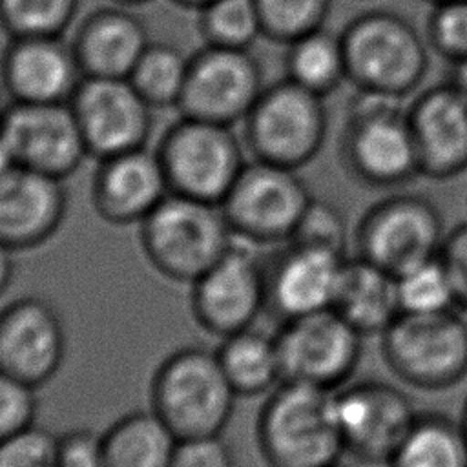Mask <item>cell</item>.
Instances as JSON below:
<instances>
[{
	"label": "cell",
	"mask_w": 467,
	"mask_h": 467,
	"mask_svg": "<svg viewBox=\"0 0 467 467\" xmlns=\"http://www.w3.org/2000/svg\"><path fill=\"white\" fill-rule=\"evenodd\" d=\"M334 390L281 381L268 392L255 438L268 467H327L345 454L334 416Z\"/></svg>",
	"instance_id": "obj_1"
},
{
	"label": "cell",
	"mask_w": 467,
	"mask_h": 467,
	"mask_svg": "<svg viewBox=\"0 0 467 467\" xmlns=\"http://www.w3.org/2000/svg\"><path fill=\"white\" fill-rule=\"evenodd\" d=\"M347 80L356 89L409 97L429 69V44L400 13L367 9L339 31Z\"/></svg>",
	"instance_id": "obj_2"
},
{
	"label": "cell",
	"mask_w": 467,
	"mask_h": 467,
	"mask_svg": "<svg viewBox=\"0 0 467 467\" xmlns=\"http://www.w3.org/2000/svg\"><path fill=\"white\" fill-rule=\"evenodd\" d=\"M235 398L215 350L201 345L171 352L150 385V409L179 440L223 434Z\"/></svg>",
	"instance_id": "obj_3"
},
{
	"label": "cell",
	"mask_w": 467,
	"mask_h": 467,
	"mask_svg": "<svg viewBox=\"0 0 467 467\" xmlns=\"http://www.w3.org/2000/svg\"><path fill=\"white\" fill-rule=\"evenodd\" d=\"M403 99L358 89L348 100L339 139L345 170L372 188L401 186L420 175Z\"/></svg>",
	"instance_id": "obj_4"
},
{
	"label": "cell",
	"mask_w": 467,
	"mask_h": 467,
	"mask_svg": "<svg viewBox=\"0 0 467 467\" xmlns=\"http://www.w3.org/2000/svg\"><path fill=\"white\" fill-rule=\"evenodd\" d=\"M221 204L168 193L140 223V246L168 279L193 283L234 244Z\"/></svg>",
	"instance_id": "obj_5"
},
{
	"label": "cell",
	"mask_w": 467,
	"mask_h": 467,
	"mask_svg": "<svg viewBox=\"0 0 467 467\" xmlns=\"http://www.w3.org/2000/svg\"><path fill=\"white\" fill-rule=\"evenodd\" d=\"M241 126L250 159L299 170L321 151L328 113L323 97L283 77L265 86Z\"/></svg>",
	"instance_id": "obj_6"
},
{
	"label": "cell",
	"mask_w": 467,
	"mask_h": 467,
	"mask_svg": "<svg viewBox=\"0 0 467 467\" xmlns=\"http://www.w3.org/2000/svg\"><path fill=\"white\" fill-rule=\"evenodd\" d=\"M243 139L234 126L179 115L155 148L170 193L221 204L243 166Z\"/></svg>",
	"instance_id": "obj_7"
},
{
	"label": "cell",
	"mask_w": 467,
	"mask_h": 467,
	"mask_svg": "<svg viewBox=\"0 0 467 467\" xmlns=\"http://www.w3.org/2000/svg\"><path fill=\"white\" fill-rule=\"evenodd\" d=\"M387 367L405 383L443 390L467 376V321L456 310L400 314L381 334Z\"/></svg>",
	"instance_id": "obj_8"
},
{
	"label": "cell",
	"mask_w": 467,
	"mask_h": 467,
	"mask_svg": "<svg viewBox=\"0 0 467 467\" xmlns=\"http://www.w3.org/2000/svg\"><path fill=\"white\" fill-rule=\"evenodd\" d=\"M299 170L250 159L221 201L234 232L252 243H286L312 193Z\"/></svg>",
	"instance_id": "obj_9"
},
{
	"label": "cell",
	"mask_w": 467,
	"mask_h": 467,
	"mask_svg": "<svg viewBox=\"0 0 467 467\" xmlns=\"http://www.w3.org/2000/svg\"><path fill=\"white\" fill-rule=\"evenodd\" d=\"M447 232L440 210L423 195L394 193L372 204L359 219L358 255L398 275L440 254Z\"/></svg>",
	"instance_id": "obj_10"
},
{
	"label": "cell",
	"mask_w": 467,
	"mask_h": 467,
	"mask_svg": "<svg viewBox=\"0 0 467 467\" xmlns=\"http://www.w3.org/2000/svg\"><path fill=\"white\" fill-rule=\"evenodd\" d=\"M265 86L263 67L250 49L202 44L190 55L175 111L190 119L235 126L243 122Z\"/></svg>",
	"instance_id": "obj_11"
},
{
	"label": "cell",
	"mask_w": 467,
	"mask_h": 467,
	"mask_svg": "<svg viewBox=\"0 0 467 467\" xmlns=\"http://www.w3.org/2000/svg\"><path fill=\"white\" fill-rule=\"evenodd\" d=\"M361 339L334 308L283 321L275 332L283 381L339 389L359 363Z\"/></svg>",
	"instance_id": "obj_12"
},
{
	"label": "cell",
	"mask_w": 467,
	"mask_h": 467,
	"mask_svg": "<svg viewBox=\"0 0 467 467\" xmlns=\"http://www.w3.org/2000/svg\"><path fill=\"white\" fill-rule=\"evenodd\" d=\"M332 400L345 452L368 465H387L418 416L405 392L378 379L341 385Z\"/></svg>",
	"instance_id": "obj_13"
},
{
	"label": "cell",
	"mask_w": 467,
	"mask_h": 467,
	"mask_svg": "<svg viewBox=\"0 0 467 467\" xmlns=\"http://www.w3.org/2000/svg\"><path fill=\"white\" fill-rule=\"evenodd\" d=\"M67 104L97 161L146 148L151 137L155 109L126 78L82 77Z\"/></svg>",
	"instance_id": "obj_14"
},
{
	"label": "cell",
	"mask_w": 467,
	"mask_h": 467,
	"mask_svg": "<svg viewBox=\"0 0 467 467\" xmlns=\"http://www.w3.org/2000/svg\"><path fill=\"white\" fill-rule=\"evenodd\" d=\"M0 139L16 166L62 181L88 157L67 102H7Z\"/></svg>",
	"instance_id": "obj_15"
},
{
	"label": "cell",
	"mask_w": 467,
	"mask_h": 467,
	"mask_svg": "<svg viewBox=\"0 0 467 467\" xmlns=\"http://www.w3.org/2000/svg\"><path fill=\"white\" fill-rule=\"evenodd\" d=\"M190 308L201 328L217 337L254 327L266 308V275L250 250L232 244L192 283Z\"/></svg>",
	"instance_id": "obj_16"
},
{
	"label": "cell",
	"mask_w": 467,
	"mask_h": 467,
	"mask_svg": "<svg viewBox=\"0 0 467 467\" xmlns=\"http://www.w3.org/2000/svg\"><path fill=\"white\" fill-rule=\"evenodd\" d=\"M66 358V328L57 308L24 296L0 308V370L40 389Z\"/></svg>",
	"instance_id": "obj_17"
},
{
	"label": "cell",
	"mask_w": 467,
	"mask_h": 467,
	"mask_svg": "<svg viewBox=\"0 0 467 467\" xmlns=\"http://www.w3.org/2000/svg\"><path fill=\"white\" fill-rule=\"evenodd\" d=\"M420 175L452 179L467 170V95L451 80L420 91L405 108Z\"/></svg>",
	"instance_id": "obj_18"
},
{
	"label": "cell",
	"mask_w": 467,
	"mask_h": 467,
	"mask_svg": "<svg viewBox=\"0 0 467 467\" xmlns=\"http://www.w3.org/2000/svg\"><path fill=\"white\" fill-rule=\"evenodd\" d=\"M265 263L266 308L283 321L332 308L347 255L286 241Z\"/></svg>",
	"instance_id": "obj_19"
},
{
	"label": "cell",
	"mask_w": 467,
	"mask_h": 467,
	"mask_svg": "<svg viewBox=\"0 0 467 467\" xmlns=\"http://www.w3.org/2000/svg\"><path fill=\"white\" fill-rule=\"evenodd\" d=\"M82 80L64 36L7 38L0 57V82L9 102H69Z\"/></svg>",
	"instance_id": "obj_20"
},
{
	"label": "cell",
	"mask_w": 467,
	"mask_h": 467,
	"mask_svg": "<svg viewBox=\"0 0 467 467\" xmlns=\"http://www.w3.org/2000/svg\"><path fill=\"white\" fill-rule=\"evenodd\" d=\"M67 212L64 181L22 166L0 177V241L11 250H29L46 243L60 228Z\"/></svg>",
	"instance_id": "obj_21"
},
{
	"label": "cell",
	"mask_w": 467,
	"mask_h": 467,
	"mask_svg": "<svg viewBox=\"0 0 467 467\" xmlns=\"http://www.w3.org/2000/svg\"><path fill=\"white\" fill-rule=\"evenodd\" d=\"M97 162L91 201L111 224H140L170 193L155 150L139 148Z\"/></svg>",
	"instance_id": "obj_22"
},
{
	"label": "cell",
	"mask_w": 467,
	"mask_h": 467,
	"mask_svg": "<svg viewBox=\"0 0 467 467\" xmlns=\"http://www.w3.org/2000/svg\"><path fill=\"white\" fill-rule=\"evenodd\" d=\"M150 42L148 27L133 7L111 2L75 24L69 46L82 77L128 78Z\"/></svg>",
	"instance_id": "obj_23"
},
{
	"label": "cell",
	"mask_w": 467,
	"mask_h": 467,
	"mask_svg": "<svg viewBox=\"0 0 467 467\" xmlns=\"http://www.w3.org/2000/svg\"><path fill=\"white\" fill-rule=\"evenodd\" d=\"M332 308L363 337L381 336L400 316L396 277L358 254L347 255Z\"/></svg>",
	"instance_id": "obj_24"
},
{
	"label": "cell",
	"mask_w": 467,
	"mask_h": 467,
	"mask_svg": "<svg viewBox=\"0 0 467 467\" xmlns=\"http://www.w3.org/2000/svg\"><path fill=\"white\" fill-rule=\"evenodd\" d=\"M177 441L151 409L131 410L102 432L104 467H170Z\"/></svg>",
	"instance_id": "obj_25"
},
{
	"label": "cell",
	"mask_w": 467,
	"mask_h": 467,
	"mask_svg": "<svg viewBox=\"0 0 467 467\" xmlns=\"http://www.w3.org/2000/svg\"><path fill=\"white\" fill-rule=\"evenodd\" d=\"M215 354L237 396L268 394L283 381L275 334L248 327L221 337Z\"/></svg>",
	"instance_id": "obj_26"
},
{
	"label": "cell",
	"mask_w": 467,
	"mask_h": 467,
	"mask_svg": "<svg viewBox=\"0 0 467 467\" xmlns=\"http://www.w3.org/2000/svg\"><path fill=\"white\" fill-rule=\"evenodd\" d=\"M387 467H467V436L460 421L418 412Z\"/></svg>",
	"instance_id": "obj_27"
},
{
	"label": "cell",
	"mask_w": 467,
	"mask_h": 467,
	"mask_svg": "<svg viewBox=\"0 0 467 467\" xmlns=\"http://www.w3.org/2000/svg\"><path fill=\"white\" fill-rule=\"evenodd\" d=\"M285 77L327 99L347 80L339 33L316 29L286 46Z\"/></svg>",
	"instance_id": "obj_28"
},
{
	"label": "cell",
	"mask_w": 467,
	"mask_h": 467,
	"mask_svg": "<svg viewBox=\"0 0 467 467\" xmlns=\"http://www.w3.org/2000/svg\"><path fill=\"white\" fill-rule=\"evenodd\" d=\"M188 60L190 57L173 44L150 42L126 80L153 109H175L184 89Z\"/></svg>",
	"instance_id": "obj_29"
},
{
	"label": "cell",
	"mask_w": 467,
	"mask_h": 467,
	"mask_svg": "<svg viewBox=\"0 0 467 467\" xmlns=\"http://www.w3.org/2000/svg\"><path fill=\"white\" fill-rule=\"evenodd\" d=\"M394 277L400 314L429 316L458 308L456 292L440 254Z\"/></svg>",
	"instance_id": "obj_30"
},
{
	"label": "cell",
	"mask_w": 467,
	"mask_h": 467,
	"mask_svg": "<svg viewBox=\"0 0 467 467\" xmlns=\"http://www.w3.org/2000/svg\"><path fill=\"white\" fill-rule=\"evenodd\" d=\"M195 15L204 46L250 49L257 38H263L254 0H213Z\"/></svg>",
	"instance_id": "obj_31"
},
{
	"label": "cell",
	"mask_w": 467,
	"mask_h": 467,
	"mask_svg": "<svg viewBox=\"0 0 467 467\" xmlns=\"http://www.w3.org/2000/svg\"><path fill=\"white\" fill-rule=\"evenodd\" d=\"M80 0H0V27L7 38L64 36Z\"/></svg>",
	"instance_id": "obj_32"
},
{
	"label": "cell",
	"mask_w": 467,
	"mask_h": 467,
	"mask_svg": "<svg viewBox=\"0 0 467 467\" xmlns=\"http://www.w3.org/2000/svg\"><path fill=\"white\" fill-rule=\"evenodd\" d=\"M263 38L288 46L325 27L332 0H254Z\"/></svg>",
	"instance_id": "obj_33"
},
{
	"label": "cell",
	"mask_w": 467,
	"mask_h": 467,
	"mask_svg": "<svg viewBox=\"0 0 467 467\" xmlns=\"http://www.w3.org/2000/svg\"><path fill=\"white\" fill-rule=\"evenodd\" d=\"M288 241L347 255L348 226L345 215L336 204L312 197Z\"/></svg>",
	"instance_id": "obj_34"
},
{
	"label": "cell",
	"mask_w": 467,
	"mask_h": 467,
	"mask_svg": "<svg viewBox=\"0 0 467 467\" xmlns=\"http://www.w3.org/2000/svg\"><path fill=\"white\" fill-rule=\"evenodd\" d=\"M425 40L449 64L467 58V0L432 4L425 24Z\"/></svg>",
	"instance_id": "obj_35"
},
{
	"label": "cell",
	"mask_w": 467,
	"mask_h": 467,
	"mask_svg": "<svg viewBox=\"0 0 467 467\" xmlns=\"http://www.w3.org/2000/svg\"><path fill=\"white\" fill-rule=\"evenodd\" d=\"M57 436L33 423L0 440V467H55Z\"/></svg>",
	"instance_id": "obj_36"
},
{
	"label": "cell",
	"mask_w": 467,
	"mask_h": 467,
	"mask_svg": "<svg viewBox=\"0 0 467 467\" xmlns=\"http://www.w3.org/2000/svg\"><path fill=\"white\" fill-rule=\"evenodd\" d=\"M36 389L0 370V440L35 423Z\"/></svg>",
	"instance_id": "obj_37"
},
{
	"label": "cell",
	"mask_w": 467,
	"mask_h": 467,
	"mask_svg": "<svg viewBox=\"0 0 467 467\" xmlns=\"http://www.w3.org/2000/svg\"><path fill=\"white\" fill-rule=\"evenodd\" d=\"M170 467H235V460L223 434H213L181 438Z\"/></svg>",
	"instance_id": "obj_38"
},
{
	"label": "cell",
	"mask_w": 467,
	"mask_h": 467,
	"mask_svg": "<svg viewBox=\"0 0 467 467\" xmlns=\"http://www.w3.org/2000/svg\"><path fill=\"white\" fill-rule=\"evenodd\" d=\"M55 467H104L102 434L71 429L57 436Z\"/></svg>",
	"instance_id": "obj_39"
},
{
	"label": "cell",
	"mask_w": 467,
	"mask_h": 467,
	"mask_svg": "<svg viewBox=\"0 0 467 467\" xmlns=\"http://www.w3.org/2000/svg\"><path fill=\"white\" fill-rule=\"evenodd\" d=\"M440 257L451 275L458 308L467 310V223L447 232Z\"/></svg>",
	"instance_id": "obj_40"
},
{
	"label": "cell",
	"mask_w": 467,
	"mask_h": 467,
	"mask_svg": "<svg viewBox=\"0 0 467 467\" xmlns=\"http://www.w3.org/2000/svg\"><path fill=\"white\" fill-rule=\"evenodd\" d=\"M13 254H15V250H11L7 244H4L0 241V296L7 290V286L11 285V279H13V272H15Z\"/></svg>",
	"instance_id": "obj_41"
},
{
	"label": "cell",
	"mask_w": 467,
	"mask_h": 467,
	"mask_svg": "<svg viewBox=\"0 0 467 467\" xmlns=\"http://www.w3.org/2000/svg\"><path fill=\"white\" fill-rule=\"evenodd\" d=\"M462 93L467 95V58L451 64V75L449 78Z\"/></svg>",
	"instance_id": "obj_42"
},
{
	"label": "cell",
	"mask_w": 467,
	"mask_h": 467,
	"mask_svg": "<svg viewBox=\"0 0 467 467\" xmlns=\"http://www.w3.org/2000/svg\"><path fill=\"white\" fill-rule=\"evenodd\" d=\"M11 166H15V162H13V159H11L9 151H7V148L4 146V142H2V139H0V177H2Z\"/></svg>",
	"instance_id": "obj_43"
},
{
	"label": "cell",
	"mask_w": 467,
	"mask_h": 467,
	"mask_svg": "<svg viewBox=\"0 0 467 467\" xmlns=\"http://www.w3.org/2000/svg\"><path fill=\"white\" fill-rule=\"evenodd\" d=\"M173 4H177L179 7H184V9H190V11H199L201 7L208 5L210 2L213 0H170Z\"/></svg>",
	"instance_id": "obj_44"
},
{
	"label": "cell",
	"mask_w": 467,
	"mask_h": 467,
	"mask_svg": "<svg viewBox=\"0 0 467 467\" xmlns=\"http://www.w3.org/2000/svg\"><path fill=\"white\" fill-rule=\"evenodd\" d=\"M113 4H120V5H128V7H137V5H144L151 0H109Z\"/></svg>",
	"instance_id": "obj_45"
},
{
	"label": "cell",
	"mask_w": 467,
	"mask_h": 467,
	"mask_svg": "<svg viewBox=\"0 0 467 467\" xmlns=\"http://www.w3.org/2000/svg\"><path fill=\"white\" fill-rule=\"evenodd\" d=\"M460 423H462V429L467 436V400H465V405H463V410H462V418H460Z\"/></svg>",
	"instance_id": "obj_46"
},
{
	"label": "cell",
	"mask_w": 467,
	"mask_h": 467,
	"mask_svg": "<svg viewBox=\"0 0 467 467\" xmlns=\"http://www.w3.org/2000/svg\"><path fill=\"white\" fill-rule=\"evenodd\" d=\"M5 106H7V102H4L0 99V128H2V119H4V113H5Z\"/></svg>",
	"instance_id": "obj_47"
},
{
	"label": "cell",
	"mask_w": 467,
	"mask_h": 467,
	"mask_svg": "<svg viewBox=\"0 0 467 467\" xmlns=\"http://www.w3.org/2000/svg\"><path fill=\"white\" fill-rule=\"evenodd\" d=\"M327 467H350V465H345V463H341V460H339V462H334V463H330V465H327Z\"/></svg>",
	"instance_id": "obj_48"
},
{
	"label": "cell",
	"mask_w": 467,
	"mask_h": 467,
	"mask_svg": "<svg viewBox=\"0 0 467 467\" xmlns=\"http://www.w3.org/2000/svg\"><path fill=\"white\" fill-rule=\"evenodd\" d=\"M431 4H438V2H447V0H429Z\"/></svg>",
	"instance_id": "obj_49"
}]
</instances>
